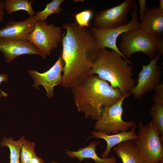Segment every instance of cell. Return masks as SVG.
Instances as JSON below:
<instances>
[{
    "label": "cell",
    "mask_w": 163,
    "mask_h": 163,
    "mask_svg": "<svg viewBox=\"0 0 163 163\" xmlns=\"http://www.w3.org/2000/svg\"><path fill=\"white\" fill-rule=\"evenodd\" d=\"M138 2L139 7V19L140 21H141L147 8L146 6V1L145 0H139Z\"/></svg>",
    "instance_id": "cell-25"
},
{
    "label": "cell",
    "mask_w": 163,
    "mask_h": 163,
    "mask_svg": "<svg viewBox=\"0 0 163 163\" xmlns=\"http://www.w3.org/2000/svg\"><path fill=\"white\" fill-rule=\"evenodd\" d=\"M161 55L158 51L148 65H141L142 69L138 74L137 83L129 92L135 98L140 99L148 92L155 90L161 81L162 68L157 64Z\"/></svg>",
    "instance_id": "cell-9"
},
{
    "label": "cell",
    "mask_w": 163,
    "mask_h": 163,
    "mask_svg": "<svg viewBox=\"0 0 163 163\" xmlns=\"http://www.w3.org/2000/svg\"><path fill=\"white\" fill-rule=\"evenodd\" d=\"M24 139V136L17 141L14 140L12 138L4 137L1 142L2 147H7L10 151L9 163H20V158L21 146Z\"/></svg>",
    "instance_id": "cell-18"
},
{
    "label": "cell",
    "mask_w": 163,
    "mask_h": 163,
    "mask_svg": "<svg viewBox=\"0 0 163 163\" xmlns=\"http://www.w3.org/2000/svg\"><path fill=\"white\" fill-rule=\"evenodd\" d=\"M138 6L136 4L132 11V19L126 24L112 28H97L91 27L90 30L94 36L99 49L109 48L123 56L117 45V40L123 33L134 29H139L138 20Z\"/></svg>",
    "instance_id": "cell-8"
},
{
    "label": "cell",
    "mask_w": 163,
    "mask_h": 163,
    "mask_svg": "<svg viewBox=\"0 0 163 163\" xmlns=\"http://www.w3.org/2000/svg\"><path fill=\"white\" fill-rule=\"evenodd\" d=\"M150 114L152 117V122L159 133L163 137V104H152Z\"/></svg>",
    "instance_id": "cell-20"
},
{
    "label": "cell",
    "mask_w": 163,
    "mask_h": 163,
    "mask_svg": "<svg viewBox=\"0 0 163 163\" xmlns=\"http://www.w3.org/2000/svg\"><path fill=\"white\" fill-rule=\"evenodd\" d=\"M130 94L128 93L123 95L114 104L104 108L100 117L95 124V129L108 135H112L120 132H127L130 128L136 126V124L133 121H125L122 117L123 102Z\"/></svg>",
    "instance_id": "cell-6"
},
{
    "label": "cell",
    "mask_w": 163,
    "mask_h": 163,
    "mask_svg": "<svg viewBox=\"0 0 163 163\" xmlns=\"http://www.w3.org/2000/svg\"><path fill=\"white\" fill-rule=\"evenodd\" d=\"M133 63L116 51L106 48L98 54L88 74H96L109 82L113 88H118L123 95L129 93L136 85L133 78Z\"/></svg>",
    "instance_id": "cell-3"
},
{
    "label": "cell",
    "mask_w": 163,
    "mask_h": 163,
    "mask_svg": "<svg viewBox=\"0 0 163 163\" xmlns=\"http://www.w3.org/2000/svg\"><path fill=\"white\" fill-rule=\"evenodd\" d=\"M139 29L157 38L163 35V12L158 8H146L139 23Z\"/></svg>",
    "instance_id": "cell-14"
},
{
    "label": "cell",
    "mask_w": 163,
    "mask_h": 163,
    "mask_svg": "<svg viewBox=\"0 0 163 163\" xmlns=\"http://www.w3.org/2000/svg\"><path fill=\"white\" fill-rule=\"evenodd\" d=\"M157 163H163V161H160L158 162Z\"/></svg>",
    "instance_id": "cell-33"
},
{
    "label": "cell",
    "mask_w": 163,
    "mask_h": 163,
    "mask_svg": "<svg viewBox=\"0 0 163 163\" xmlns=\"http://www.w3.org/2000/svg\"><path fill=\"white\" fill-rule=\"evenodd\" d=\"M136 127H132L128 132H120L112 135H108L101 131H94L92 132V136L91 137L102 139L106 141L107 148L102 154L101 157L103 158H107L108 157L111 150L114 146L123 142L138 138V135L136 133Z\"/></svg>",
    "instance_id": "cell-15"
},
{
    "label": "cell",
    "mask_w": 163,
    "mask_h": 163,
    "mask_svg": "<svg viewBox=\"0 0 163 163\" xmlns=\"http://www.w3.org/2000/svg\"><path fill=\"white\" fill-rule=\"evenodd\" d=\"M2 96H3V94L1 93V92L0 93V98L2 97Z\"/></svg>",
    "instance_id": "cell-31"
},
{
    "label": "cell",
    "mask_w": 163,
    "mask_h": 163,
    "mask_svg": "<svg viewBox=\"0 0 163 163\" xmlns=\"http://www.w3.org/2000/svg\"><path fill=\"white\" fill-rule=\"evenodd\" d=\"M136 5L133 0H126L114 7L97 12L94 17V27L112 28L122 26L128 22V14Z\"/></svg>",
    "instance_id": "cell-10"
},
{
    "label": "cell",
    "mask_w": 163,
    "mask_h": 163,
    "mask_svg": "<svg viewBox=\"0 0 163 163\" xmlns=\"http://www.w3.org/2000/svg\"><path fill=\"white\" fill-rule=\"evenodd\" d=\"M8 80V76L5 74H0V85L3 82H6ZM1 93L3 94V96L6 97L7 94L1 90L0 88Z\"/></svg>",
    "instance_id": "cell-28"
},
{
    "label": "cell",
    "mask_w": 163,
    "mask_h": 163,
    "mask_svg": "<svg viewBox=\"0 0 163 163\" xmlns=\"http://www.w3.org/2000/svg\"><path fill=\"white\" fill-rule=\"evenodd\" d=\"M0 51L8 63L21 55L35 54L42 56L36 47L26 40L0 38Z\"/></svg>",
    "instance_id": "cell-12"
},
{
    "label": "cell",
    "mask_w": 163,
    "mask_h": 163,
    "mask_svg": "<svg viewBox=\"0 0 163 163\" xmlns=\"http://www.w3.org/2000/svg\"><path fill=\"white\" fill-rule=\"evenodd\" d=\"M5 4L4 0H0V23L3 21L5 14Z\"/></svg>",
    "instance_id": "cell-26"
},
{
    "label": "cell",
    "mask_w": 163,
    "mask_h": 163,
    "mask_svg": "<svg viewBox=\"0 0 163 163\" xmlns=\"http://www.w3.org/2000/svg\"><path fill=\"white\" fill-rule=\"evenodd\" d=\"M152 101L155 103L163 104V82L161 81L155 89Z\"/></svg>",
    "instance_id": "cell-24"
},
{
    "label": "cell",
    "mask_w": 163,
    "mask_h": 163,
    "mask_svg": "<svg viewBox=\"0 0 163 163\" xmlns=\"http://www.w3.org/2000/svg\"><path fill=\"white\" fill-rule=\"evenodd\" d=\"M64 63L61 54L54 65L46 72L41 73L37 71L31 70L28 73L34 80L33 86L37 89L39 85H42L46 91L47 97L52 98L53 94V88L61 84L62 81Z\"/></svg>",
    "instance_id": "cell-11"
},
{
    "label": "cell",
    "mask_w": 163,
    "mask_h": 163,
    "mask_svg": "<svg viewBox=\"0 0 163 163\" xmlns=\"http://www.w3.org/2000/svg\"><path fill=\"white\" fill-rule=\"evenodd\" d=\"M159 7L158 8L161 11L163 12V0H159Z\"/></svg>",
    "instance_id": "cell-30"
},
{
    "label": "cell",
    "mask_w": 163,
    "mask_h": 163,
    "mask_svg": "<svg viewBox=\"0 0 163 163\" xmlns=\"http://www.w3.org/2000/svg\"><path fill=\"white\" fill-rule=\"evenodd\" d=\"M65 29L62 40L61 53L64 63L61 85L72 88L88 74L97 57L99 49L94 37L87 27L75 22L62 26Z\"/></svg>",
    "instance_id": "cell-1"
},
{
    "label": "cell",
    "mask_w": 163,
    "mask_h": 163,
    "mask_svg": "<svg viewBox=\"0 0 163 163\" xmlns=\"http://www.w3.org/2000/svg\"><path fill=\"white\" fill-rule=\"evenodd\" d=\"M158 41V51L163 56V36L157 38Z\"/></svg>",
    "instance_id": "cell-27"
},
{
    "label": "cell",
    "mask_w": 163,
    "mask_h": 163,
    "mask_svg": "<svg viewBox=\"0 0 163 163\" xmlns=\"http://www.w3.org/2000/svg\"><path fill=\"white\" fill-rule=\"evenodd\" d=\"M138 138L134 140L143 163L163 161V140L151 120L147 124L138 123Z\"/></svg>",
    "instance_id": "cell-4"
},
{
    "label": "cell",
    "mask_w": 163,
    "mask_h": 163,
    "mask_svg": "<svg viewBox=\"0 0 163 163\" xmlns=\"http://www.w3.org/2000/svg\"><path fill=\"white\" fill-rule=\"evenodd\" d=\"M36 21L35 15L21 21H11L0 29V38L27 40Z\"/></svg>",
    "instance_id": "cell-13"
},
{
    "label": "cell",
    "mask_w": 163,
    "mask_h": 163,
    "mask_svg": "<svg viewBox=\"0 0 163 163\" xmlns=\"http://www.w3.org/2000/svg\"><path fill=\"white\" fill-rule=\"evenodd\" d=\"M113 149L123 163H143L133 140L121 143Z\"/></svg>",
    "instance_id": "cell-17"
},
{
    "label": "cell",
    "mask_w": 163,
    "mask_h": 163,
    "mask_svg": "<svg viewBox=\"0 0 163 163\" xmlns=\"http://www.w3.org/2000/svg\"><path fill=\"white\" fill-rule=\"evenodd\" d=\"M35 146L34 142L24 139L21 150L20 163H30L32 158L36 155L34 150Z\"/></svg>",
    "instance_id": "cell-22"
},
{
    "label": "cell",
    "mask_w": 163,
    "mask_h": 163,
    "mask_svg": "<svg viewBox=\"0 0 163 163\" xmlns=\"http://www.w3.org/2000/svg\"><path fill=\"white\" fill-rule=\"evenodd\" d=\"M121 35L119 50L127 59L137 52H142L152 59L158 51L157 38L141 30H132Z\"/></svg>",
    "instance_id": "cell-5"
},
{
    "label": "cell",
    "mask_w": 163,
    "mask_h": 163,
    "mask_svg": "<svg viewBox=\"0 0 163 163\" xmlns=\"http://www.w3.org/2000/svg\"><path fill=\"white\" fill-rule=\"evenodd\" d=\"M44 161L42 159L37 157L36 155L32 158L30 163H44Z\"/></svg>",
    "instance_id": "cell-29"
},
{
    "label": "cell",
    "mask_w": 163,
    "mask_h": 163,
    "mask_svg": "<svg viewBox=\"0 0 163 163\" xmlns=\"http://www.w3.org/2000/svg\"><path fill=\"white\" fill-rule=\"evenodd\" d=\"M100 142V141H92L87 146L79 149L77 151L65 150L66 154L72 158H78L80 162L85 158H90L96 163H116L117 159L113 155L104 158L97 155L96 151V147Z\"/></svg>",
    "instance_id": "cell-16"
},
{
    "label": "cell",
    "mask_w": 163,
    "mask_h": 163,
    "mask_svg": "<svg viewBox=\"0 0 163 163\" xmlns=\"http://www.w3.org/2000/svg\"><path fill=\"white\" fill-rule=\"evenodd\" d=\"M63 35L61 27L52 23L48 25L46 21L37 20L27 40L38 49L45 59L57 47Z\"/></svg>",
    "instance_id": "cell-7"
},
{
    "label": "cell",
    "mask_w": 163,
    "mask_h": 163,
    "mask_svg": "<svg viewBox=\"0 0 163 163\" xmlns=\"http://www.w3.org/2000/svg\"><path fill=\"white\" fill-rule=\"evenodd\" d=\"M94 12L91 9H87L73 15L75 18L76 23L81 27H91L89 24Z\"/></svg>",
    "instance_id": "cell-23"
},
{
    "label": "cell",
    "mask_w": 163,
    "mask_h": 163,
    "mask_svg": "<svg viewBox=\"0 0 163 163\" xmlns=\"http://www.w3.org/2000/svg\"><path fill=\"white\" fill-rule=\"evenodd\" d=\"M64 1V0H53L47 4L43 10L36 13L35 16L37 20L46 21L47 18L50 15L62 12L60 5Z\"/></svg>",
    "instance_id": "cell-21"
},
{
    "label": "cell",
    "mask_w": 163,
    "mask_h": 163,
    "mask_svg": "<svg viewBox=\"0 0 163 163\" xmlns=\"http://www.w3.org/2000/svg\"><path fill=\"white\" fill-rule=\"evenodd\" d=\"M51 163H59L55 161H52Z\"/></svg>",
    "instance_id": "cell-32"
},
{
    "label": "cell",
    "mask_w": 163,
    "mask_h": 163,
    "mask_svg": "<svg viewBox=\"0 0 163 163\" xmlns=\"http://www.w3.org/2000/svg\"><path fill=\"white\" fill-rule=\"evenodd\" d=\"M5 9L7 14L19 10H24L27 12L29 16L35 15L36 13L33 9L32 4L34 0H5Z\"/></svg>",
    "instance_id": "cell-19"
},
{
    "label": "cell",
    "mask_w": 163,
    "mask_h": 163,
    "mask_svg": "<svg viewBox=\"0 0 163 163\" xmlns=\"http://www.w3.org/2000/svg\"><path fill=\"white\" fill-rule=\"evenodd\" d=\"M75 104L86 118L97 121L104 108L115 104L123 95L97 75L88 74L72 88Z\"/></svg>",
    "instance_id": "cell-2"
}]
</instances>
